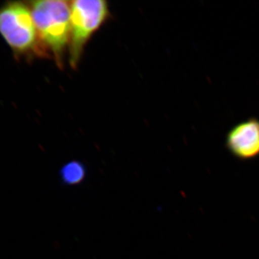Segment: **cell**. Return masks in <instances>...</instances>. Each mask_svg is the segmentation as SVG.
Listing matches in <instances>:
<instances>
[{"mask_svg": "<svg viewBox=\"0 0 259 259\" xmlns=\"http://www.w3.org/2000/svg\"><path fill=\"white\" fill-rule=\"evenodd\" d=\"M31 13L40 38L61 64L71 33V7L62 0L33 2Z\"/></svg>", "mask_w": 259, "mask_h": 259, "instance_id": "6da1fadb", "label": "cell"}, {"mask_svg": "<svg viewBox=\"0 0 259 259\" xmlns=\"http://www.w3.org/2000/svg\"><path fill=\"white\" fill-rule=\"evenodd\" d=\"M70 7V64L76 68L87 42L106 20L109 10L102 0H76Z\"/></svg>", "mask_w": 259, "mask_h": 259, "instance_id": "7a4b0ae2", "label": "cell"}, {"mask_svg": "<svg viewBox=\"0 0 259 259\" xmlns=\"http://www.w3.org/2000/svg\"><path fill=\"white\" fill-rule=\"evenodd\" d=\"M87 170L81 162H68L61 168L59 176L62 183L66 185H79L84 180Z\"/></svg>", "mask_w": 259, "mask_h": 259, "instance_id": "5b68a950", "label": "cell"}, {"mask_svg": "<svg viewBox=\"0 0 259 259\" xmlns=\"http://www.w3.org/2000/svg\"><path fill=\"white\" fill-rule=\"evenodd\" d=\"M226 147L233 156L247 161L259 156V120L251 117L233 126L226 136Z\"/></svg>", "mask_w": 259, "mask_h": 259, "instance_id": "277c9868", "label": "cell"}, {"mask_svg": "<svg viewBox=\"0 0 259 259\" xmlns=\"http://www.w3.org/2000/svg\"><path fill=\"white\" fill-rule=\"evenodd\" d=\"M37 31L31 10L21 3L0 8V35L17 54H28L37 46Z\"/></svg>", "mask_w": 259, "mask_h": 259, "instance_id": "3957f363", "label": "cell"}]
</instances>
